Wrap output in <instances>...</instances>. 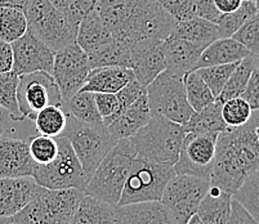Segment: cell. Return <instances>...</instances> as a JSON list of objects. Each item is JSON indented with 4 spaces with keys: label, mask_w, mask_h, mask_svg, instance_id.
<instances>
[{
    "label": "cell",
    "mask_w": 259,
    "mask_h": 224,
    "mask_svg": "<svg viewBox=\"0 0 259 224\" xmlns=\"http://www.w3.org/2000/svg\"><path fill=\"white\" fill-rule=\"evenodd\" d=\"M96 11L112 36L129 47L162 41L177 23L159 0H97Z\"/></svg>",
    "instance_id": "1"
},
{
    "label": "cell",
    "mask_w": 259,
    "mask_h": 224,
    "mask_svg": "<svg viewBox=\"0 0 259 224\" xmlns=\"http://www.w3.org/2000/svg\"><path fill=\"white\" fill-rule=\"evenodd\" d=\"M259 166V145L251 120L218 134L210 186L234 195L246 176Z\"/></svg>",
    "instance_id": "2"
},
{
    "label": "cell",
    "mask_w": 259,
    "mask_h": 224,
    "mask_svg": "<svg viewBox=\"0 0 259 224\" xmlns=\"http://www.w3.org/2000/svg\"><path fill=\"white\" fill-rule=\"evenodd\" d=\"M137 151L131 138L120 139L92 174L84 192L117 206Z\"/></svg>",
    "instance_id": "3"
},
{
    "label": "cell",
    "mask_w": 259,
    "mask_h": 224,
    "mask_svg": "<svg viewBox=\"0 0 259 224\" xmlns=\"http://www.w3.org/2000/svg\"><path fill=\"white\" fill-rule=\"evenodd\" d=\"M84 195L76 188L49 190L36 185L29 204L12 220L13 224H70Z\"/></svg>",
    "instance_id": "4"
},
{
    "label": "cell",
    "mask_w": 259,
    "mask_h": 224,
    "mask_svg": "<svg viewBox=\"0 0 259 224\" xmlns=\"http://www.w3.org/2000/svg\"><path fill=\"white\" fill-rule=\"evenodd\" d=\"M186 131L181 124L160 115H151L147 124L132 137L137 156L174 166L180 156Z\"/></svg>",
    "instance_id": "5"
},
{
    "label": "cell",
    "mask_w": 259,
    "mask_h": 224,
    "mask_svg": "<svg viewBox=\"0 0 259 224\" xmlns=\"http://www.w3.org/2000/svg\"><path fill=\"white\" fill-rule=\"evenodd\" d=\"M62 137L70 141L88 179L117 142L110 136L105 124H87L69 114Z\"/></svg>",
    "instance_id": "6"
},
{
    "label": "cell",
    "mask_w": 259,
    "mask_h": 224,
    "mask_svg": "<svg viewBox=\"0 0 259 224\" xmlns=\"http://www.w3.org/2000/svg\"><path fill=\"white\" fill-rule=\"evenodd\" d=\"M176 175L173 166L136 156L117 206L160 201L168 182Z\"/></svg>",
    "instance_id": "7"
},
{
    "label": "cell",
    "mask_w": 259,
    "mask_h": 224,
    "mask_svg": "<svg viewBox=\"0 0 259 224\" xmlns=\"http://www.w3.org/2000/svg\"><path fill=\"white\" fill-rule=\"evenodd\" d=\"M25 15L27 31L53 51L76 43L77 27L49 0H31L26 7Z\"/></svg>",
    "instance_id": "8"
},
{
    "label": "cell",
    "mask_w": 259,
    "mask_h": 224,
    "mask_svg": "<svg viewBox=\"0 0 259 224\" xmlns=\"http://www.w3.org/2000/svg\"><path fill=\"white\" fill-rule=\"evenodd\" d=\"M183 76L166 68L146 86L152 115H160L181 125L190 119L194 110L187 101Z\"/></svg>",
    "instance_id": "9"
},
{
    "label": "cell",
    "mask_w": 259,
    "mask_h": 224,
    "mask_svg": "<svg viewBox=\"0 0 259 224\" xmlns=\"http://www.w3.org/2000/svg\"><path fill=\"white\" fill-rule=\"evenodd\" d=\"M58 141V153L56 159L47 165H35L32 178L36 185L49 190H85L88 176L75 155L70 141L66 137H56Z\"/></svg>",
    "instance_id": "10"
},
{
    "label": "cell",
    "mask_w": 259,
    "mask_h": 224,
    "mask_svg": "<svg viewBox=\"0 0 259 224\" xmlns=\"http://www.w3.org/2000/svg\"><path fill=\"white\" fill-rule=\"evenodd\" d=\"M209 187V179L176 174L168 182L160 201L173 211L181 224H187L196 214Z\"/></svg>",
    "instance_id": "11"
},
{
    "label": "cell",
    "mask_w": 259,
    "mask_h": 224,
    "mask_svg": "<svg viewBox=\"0 0 259 224\" xmlns=\"http://www.w3.org/2000/svg\"><path fill=\"white\" fill-rule=\"evenodd\" d=\"M18 107L23 119L34 120L48 106H62V96L51 72L36 71L20 75L17 89Z\"/></svg>",
    "instance_id": "12"
},
{
    "label": "cell",
    "mask_w": 259,
    "mask_h": 224,
    "mask_svg": "<svg viewBox=\"0 0 259 224\" xmlns=\"http://www.w3.org/2000/svg\"><path fill=\"white\" fill-rule=\"evenodd\" d=\"M218 133H186L180 156L174 164L176 174L199 176L210 181Z\"/></svg>",
    "instance_id": "13"
},
{
    "label": "cell",
    "mask_w": 259,
    "mask_h": 224,
    "mask_svg": "<svg viewBox=\"0 0 259 224\" xmlns=\"http://www.w3.org/2000/svg\"><path fill=\"white\" fill-rule=\"evenodd\" d=\"M91 70L88 54L76 43L56 52L51 74L60 88L63 102L83 88Z\"/></svg>",
    "instance_id": "14"
},
{
    "label": "cell",
    "mask_w": 259,
    "mask_h": 224,
    "mask_svg": "<svg viewBox=\"0 0 259 224\" xmlns=\"http://www.w3.org/2000/svg\"><path fill=\"white\" fill-rule=\"evenodd\" d=\"M13 52L12 71L16 75L36 71L52 72L56 51L43 43L30 31L11 44Z\"/></svg>",
    "instance_id": "15"
},
{
    "label": "cell",
    "mask_w": 259,
    "mask_h": 224,
    "mask_svg": "<svg viewBox=\"0 0 259 224\" xmlns=\"http://www.w3.org/2000/svg\"><path fill=\"white\" fill-rule=\"evenodd\" d=\"M34 169L27 139L9 134L0 138V178L32 176Z\"/></svg>",
    "instance_id": "16"
},
{
    "label": "cell",
    "mask_w": 259,
    "mask_h": 224,
    "mask_svg": "<svg viewBox=\"0 0 259 224\" xmlns=\"http://www.w3.org/2000/svg\"><path fill=\"white\" fill-rule=\"evenodd\" d=\"M161 43L162 41H145L131 47V68L134 77L143 86H147L166 70Z\"/></svg>",
    "instance_id": "17"
},
{
    "label": "cell",
    "mask_w": 259,
    "mask_h": 224,
    "mask_svg": "<svg viewBox=\"0 0 259 224\" xmlns=\"http://www.w3.org/2000/svg\"><path fill=\"white\" fill-rule=\"evenodd\" d=\"M116 219L120 224H181L173 211L161 201L116 206Z\"/></svg>",
    "instance_id": "18"
},
{
    "label": "cell",
    "mask_w": 259,
    "mask_h": 224,
    "mask_svg": "<svg viewBox=\"0 0 259 224\" xmlns=\"http://www.w3.org/2000/svg\"><path fill=\"white\" fill-rule=\"evenodd\" d=\"M36 182L32 176L0 178V218L13 216L29 204Z\"/></svg>",
    "instance_id": "19"
},
{
    "label": "cell",
    "mask_w": 259,
    "mask_h": 224,
    "mask_svg": "<svg viewBox=\"0 0 259 224\" xmlns=\"http://www.w3.org/2000/svg\"><path fill=\"white\" fill-rule=\"evenodd\" d=\"M166 68L177 74L185 75L196 67L204 47L187 41V40L170 34L161 43Z\"/></svg>",
    "instance_id": "20"
},
{
    "label": "cell",
    "mask_w": 259,
    "mask_h": 224,
    "mask_svg": "<svg viewBox=\"0 0 259 224\" xmlns=\"http://www.w3.org/2000/svg\"><path fill=\"white\" fill-rule=\"evenodd\" d=\"M151 110L148 106L147 93H143L129 107L107 125L108 133L115 141L132 138L151 119Z\"/></svg>",
    "instance_id": "21"
},
{
    "label": "cell",
    "mask_w": 259,
    "mask_h": 224,
    "mask_svg": "<svg viewBox=\"0 0 259 224\" xmlns=\"http://www.w3.org/2000/svg\"><path fill=\"white\" fill-rule=\"evenodd\" d=\"M134 77L132 68L119 66L92 68L80 91L92 93H117Z\"/></svg>",
    "instance_id": "22"
},
{
    "label": "cell",
    "mask_w": 259,
    "mask_h": 224,
    "mask_svg": "<svg viewBox=\"0 0 259 224\" xmlns=\"http://www.w3.org/2000/svg\"><path fill=\"white\" fill-rule=\"evenodd\" d=\"M249 54L250 52L234 37H220L202 51L195 70L209 66L237 63Z\"/></svg>",
    "instance_id": "23"
},
{
    "label": "cell",
    "mask_w": 259,
    "mask_h": 224,
    "mask_svg": "<svg viewBox=\"0 0 259 224\" xmlns=\"http://www.w3.org/2000/svg\"><path fill=\"white\" fill-rule=\"evenodd\" d=\"M112 37L114 36L100 17L96 8L89 12L77 26L76 44L88 56L101 48L103 44L108 43Z\"/></svg>",
    "instance_id": "24"
},
{
    "label": "cell",
    "mask_w": 259,
    "mask_h": 224,
    "mask_svg": "<svg viewBox=\"0 0 259 224\" xmlns=\"http://www.w3.org/2000/svg\"><path fill=\"white\" fill-rule=\"evenodd\" d=\"M232 195L215 186H210L202 199L196 215L202 224H227L231 213Z\"/></svg>",
    "instance_id": "25"
},
{
    "label": "cell",
    "mask_w": 259,
    "mask_h": 224,
    "mask_svg": "<svg viewBox=\"0 0 259 224\" xmlns=\"http://www.w3.org/2000/svg\"><path fill=\"white\" fill-rule=\"evenodd\" d=\"M116 206L84 195L70 224H116Z\"/></svg>",
    "instance_id": "26"
},
{
    "label": "cell",
    "mask_w": 259,
    "mask_h": 224,
    "mask_svg": "<svg viewBox=\"0 0 259 224\" xmlns=\"http://www.w3.org/2000/svg\"><path fill=\"white\" fill-rule=\"evenodd\" d=\"M171 34L204 48L217 39H220V30L217 23L197 16L190 20L177 22Z\"/></svg>",
    "instance_id": "27"
},
{
    "label": "cell",
    "mask_w": 259,
    "mask_h": 224,
    "mask_svg": "<svg viewBox=\"0 0 259 224\" xmlns=\"http://www.w3.org/2000/svg\"><path fill=\"white\" fill-rule=\"evenodd\" d=\"M222 105L214 100L201 111H194L190 119L182 125L186 133H222L228 128L222 117Z\"/></svg>",
    "instance_id": "28"
},
{
    "label": "cell",
    "mask_w": 259,
    "mask_h": 224,
    "mask_svg": "<svg viewBox=\"0 0 259 224\" xmlns=\"http://www.w3.org/2000/svg\"><path fill=\"white\" fill-rule=\"evenodd\" d=\"M88 58L91 68L106 67V66L131 68V47L112 37L108 43L103 44L101 48L89 54Z\"/></svg>",
    "instance_id": "29"
},
{
    "label": "cell",
    "mask_w": 259,
    "mask_h": 224,
    "mask_svg": "<svg viewBox=\"0 0 259 224\" xmlns=\"http://www.w3.org/2000/svg\"><path fill=\"white\" fill-rule=\"evenodd\" d=\"M259 65V57L249 54L248 57L240 61L236 65L235 70L232 71L231 76L228 77L226 85L223 86L222 92L215 100L220 101L221 103L226 102L227 100L235 98V97H241L242 92L246 88L249 79L251 76L254 68Z\"/></svg>",
    "instance_id": "30"
},
{
    "label": "cell",
    "mask_w": 259,
    "mask_h": 224,
    "mask_svg": "<svg viewBox=\"0 0 259 224\" xmlns=\"http://www.w3.org/2000/svg\"><path fill=\"white\" fill-rule=\"evenodd\" d=\"M62 108L66 114L71 115L79 121L87 124H103L94 101V93L92 92L79 91L69 101L62 103Z\"/></svg>",
    "instance_id": "31"
},
{
    "label": "cell",
    "mask_w": 259,
    "mask_h": 224,
    "mask_svg": "<svg viewBox=\"0 0 259 224\" xmlns=\"http://www.w3.org/2000/svg\"><path fill=\"white\" fill-rule=\"evenodd\" d=\"M36 133L49 137H60L67 125V114L62 106H48L40 110L34 117Z\"/></svg>",
    "instance_id": "32"
},
{
    "label": "cell",
    "mask_w": 259,
    "mask_h": 224,
    "mask_svg": "<svg viewBox=\"0 0 259 224\" xmlns=\"http://www.w3.org/2000/svg\"><path fill=\"white\" fill-rule=\"evenodd\" d=\"M27 32L25 11L13 7L0 8V39L12 44Z\"/></svg>",
    "instance_id": "33"
},
{
    "label": "cell",
    "mask_w": 259,
    "mask_h": 224,
    "mask_svg": "<svg viewBox=\"0 0 259 224\" xmlns=\"http://www.w3.org/2000/svg\"><path fill=\"white\" fill-rule=\"evenodd\" d=\"M232 199L259 223V166L246 176L239 190L232 195Z\"/></svg>",
    "instance_id": "34"
},
{
    "label": "cell",
    "mask_w": 259,
    "mask_h": 224,
    "mask_svg": "<svg viewBox=\"0 0 259 224\" xmlns=\"http://www.w3.org/2000/svg\"><path fill=\"white\" fill-rule=\"evenodd\" d=\"M183 82H185L187 101L194 111H201L215 100V97L213 96L204 80L199 76L196 70L185 74Z\"/></svg>",
    "instance_id": "35"
},
{
    "label": "cell",
    "mask_w": 259,
    "mask_h": 224,
    "mask_svg": "<svg viewBox=\"0 0 259 224\" xmlns=\"http://www.w3.org/2000/svg\"><path fill=\"white\" fill-rule=\"evenodd\" d=\"M256 9L255 2L251 0H242L241 6L236 11L231 13L221 15L220 20L217 22L220 30V37H232L235 32L244 25L253 15H255Z\"/></svg>",
    "instance_id": "36"
},
{
    "label": "cell",
    "mask_w": 259,
    "mask_h": 224,
    "mask_svg": "<svg viewBox=\"0 0 259 224\" xmlns=\"http://www.w3.org/2000/svg\"><path fill=\"white\" fill-rule=\"evenodd\" d=\"M20 76L13 71L0 74V107L6 108L15 121H23V116L18 107L17 89Z\"/></svg>",
    "instance_id": "37"
},
{
    "label": "cell",
    "mask_w": 259,
    "mask_h": 224,
    "mask_svg": "<svg viewBox=\"0 0 259 224\" xmlns=\"http://www.w3.org/2000/svg\"><path fill=\"white\" fill-rule=\"evenodd\" d=\"M30 155L35 165H47L56 159L58 153L57 138L43 134H30L27 138Z\"/></svg>",
    "instance_id": "38"
},
{
    "label": "cell",
    "mask_w": 259,
    "mask_h": 224,
    "mask_svg": "<svg viewBox=\"0 0 259 224\" xmlns=\"http://www.w3.org/2000/svg\"><path fill=\"white\" fill-rule=\"evenodd\" d=\"M253 110L250 105L242 98L235 97L223 102L222 117L228 128H239L250 120Z\"/></svg>",
    "instance_id": "39"
},
{
    "label": "cell",
    "mask_w": 259,
    "mask_h": 224,
    "mask_svg": "<svg viewBox=\"0 0 259 224\" xmlns=\"http://www.w3.org/2000/svg\"><path fill=\"white\" fill-rule=\"evenodd\" d=\"M237 63H228V65H218L196 68V72L204 80V82L209 86L213 96L217 98L221 94V92H222L223 86L226 85L228 77L231 76V74L235 70Z\"/></svg>",
    "instance_id": "40"
},
{
    "label": "cell",
    "mask_w": 259,
    "mask_h": 224,
    "mask_svg": "<svg viewBox=\"0 0 259 224\" xmlns=\"http://www.w3.org/2000/svg\"><path fill=\"white\" fill-rule=\"evenodd\" d=\"M56 8L60 9L70 22L77 27L89 12L96 8L97 0H49Z\"/></svg>",
    "instance_id": "41"
},
{
    "label": "cell",
    "mask_w": 259,
    "mask_h": 224,
    "mask_svg": "<svg viewBox=\"0 0 259 224\" xmlns=\"http://www.w3.org/2000/svg\"><path fill=\"white\" fill-rule=\"evenodd\" d=\"M232 37L241 43L250 54L259 57V12L251 16Z\"/></svg>",
    "instance_id": "42"
},
{
    "label": "cell",
    "mask_w": 259,
    "mask_h": 224,
    "mask_svg": "<svg viewBox=\"0 0 259 224\" xmlns=\"http://www.w3.org/2000/svg\"><path fill=\"white\" fill-rule=\"evenodd\" d=\"M96 106L102 117L103 124L107 126L119 115V101L114 93H94Z\"/></svg>",
    "instance_id": "43"
},
{
    "label": "cell",
    "mask_w": 259,
    "mask_h": 224,
    "mask_svg": "<svg viewBox=\"0 0 259 224\" xmlns=\"http://www.w3.org/2000/svg\"><path fill=\"white\" fill-rule=\"evenodd\" d=\"M162 8L176 20V22L195 17V0H159Z\"/></svg>",
    "instance_id": "44"
},
{
    "label": "cell",
    "mask_w": 259,
    "mask_h": 224,
    "mask_svg": "<svg viewBox=\"0 0 259 224\" xmlns=\"http://www.w3.org/2000/svg\"><path fill=\"white\" fill-rule=\"evenodd\" d=\"M145 92L146 86H143L136 77H133L125 86H122L117 93H115L117 97V101H119V115Z\"/></svg>",
    "instance_id": "45"
},
{
    "label": "cell",
    "mask_w": 259,
    "mask_h": 224,
    "mask_svg": "<svg viewBox=\"0 0 259 224\" xmlns=\"http://www.w3.org/2000/svg\"><path fill=\"white\" fill-rule=\"evenodd\" d=\"M241 97L250 105L251 110H259V65L251 72L246 88L242 92Z\"/></svg>",
    "instance_id": "46"
},
{
    "label": "cell",
    "mask_w": 259,
    "mask_h": 224,
    "mask_svg": "<svg viewBox=\"0 0 259 224\" xmlns=\"http://www.w3.org/2000/svg\"><path fill=\"white\" fill-rule=\"evenodd\" d=\"M195 13L197 17H201L214 23L218 22L221 15H222L217 9L214 0H195Z\"/></svg>",
    "instance_id": "47"
},
{
    "label": "cell",
    "mask_w": 259,
    "mask_h": 224,
    "mask_svg": "<svg viewBox=\"0 0 259 224\" xmlns=\"http://www.w3.org/2000/svg\"><path fill=\"white\" fill-rule=\"evenodd\" d=\"M227 224H258V221L239 204L235 199L231 202V213Z\"/></svg>",
    "instance_id": "48"
},
{
    "label": "cell",
    "mask_w": 259,
    "mask_h": 224,
    "mask_svg": "<svg viewBox=\"0 0 259 224\" xmlns=\"http://www.w3.org/2000/svg\"><path fill=\"white\" fill-rule=\"evenodd\" d=\"M12 66H13L12 46L0 39V74L12 71Z\"/></svg>",
    "instance_id": "49"
},
{
    "label": "cell",
    "mask_w": 259,
    "mask_h": 224,
    "mask_svg": "<svg viewBox=\"0 0 259 224\" xmlns=\"http://www.w3.org/2000/svg\"><path fill=\"white\" fill-rule=\"evenodd\" d=\"M242 0H214L217 9L225 15V13H231V12L236 11L241 6Z\"/></svg>",
    "instance_id": "50"
},
{
    "label": "cell",
    "mask_w": 259,
    "mask_h": 224,
    "mask_svg": "<svg viewBox=\"0 0 259 224\" xmlns=\"http://www.w3.org/2000/svg\"><path fill=\"white\" fill-rule=\"evenodd\" d=\"M15 121L12 115L9 114L6 108L0 107V138L3 136H7L11 131V124Z\"/></svg>",
    "instance_id": "51"
},
{
    "label": "cell",
    "mask_w": 259,
    "mask_h": 224,
    "mask_svg": "<svg viewBox=\"0 0 259 224\" xmlns=\"http://www.w3.org/2000/svg\"><path fill=\"white\" fill-rule=\"evenodd\" d=\"M31 0H0V8L4 7H13V8H20L25 11L26 7L29 6Z\"/></svg>",
    "instance_id": "52"
},
{
    "label": "cell",
    "mask_w": 259,
    "mask_h": 224,
    "mask_svg": "<svg viewBox=\"0 0 259 224\" xmlns=\"http://www.w3.org/2000/svg\"><path fill=\"white\" fill-rule=\"evenodd\" d=\"M187 224H202V221L200 220V218L199 216L196 215V214H195V215H192L190 218V220L187 221Z\"/></svg>",
    "instance_id": "53"
},
{
    "label": "cell",
    "mask_w": 259,
    "mask_h": 224,
    "mask_svg": "<svg viewBox=\"0 0 259 224\" xmlns=\"http://www.w3.org/2000/svg\"><path fill=\"white\" fill-rule=\"evenodd\" d=\"M0 224H13L12 216H8V218H0Z\"/></svg>",
    "instance_id": "54"
},
{
    "label": "cell",
    "mask_w": 259,
    "mask_h": 224,
    "mask_svg": "<svg viewBox=\"0 0 259 224\" xmlns=\"http://www.w3.org/2000/svg\"><path fill=\"white\" fill-rule=\"evenodd\" d=\"M255 6H256V9H258V12H259V0H256L255 2Z\"/></svg>",
    "instance_id": "55"
},
{
    "label": "cell",
    "mask_w": 259,
    "mask_h": 224,
    "mask_svg": "<svg viewBox=\"0 0 259 224\" xmlns=\"http://www.w3.org/2000/svg\"><path fill=\"white\" fill-rule=\"evenodd\" d=\"M251 2H256V0H251Z\"/></svg>",
    "instance_id": "56"
},
{
    "label": "cell",
    "mask_w": 259,
    "mask_h": 224,
    "mask_svg": "<svg viewBox=\"0 0 259 224\" xmlns=\"http://www.w3.org/2000/svg\"><path fill=\"white\" fill-rule=\"evenodd\" d=\"M116 224H120V223H116Z\"/></svg>",
    "instance_id": "57"
},
{
    "label": "cell",
    "mask_w": 259,
    "mask_h": 224,
    "mask_svg": "<svg viewBox=\"0 0 259 224\" xmlns=\"http://www.w3.org/2000/svg\"><path fill=\"white\" fill-rule=\"evenodd\" d=\"M258 224H259V223H258Z\"/></svg>",
    "instance_id": "58"
}]
</instances>
